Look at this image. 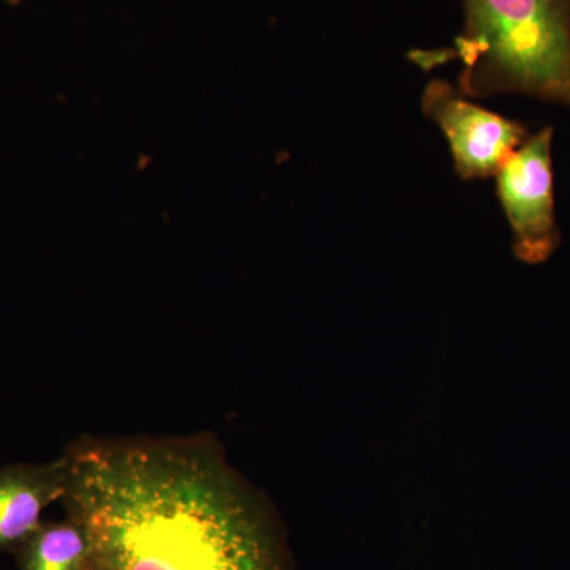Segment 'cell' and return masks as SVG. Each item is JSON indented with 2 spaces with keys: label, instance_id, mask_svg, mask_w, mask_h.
Instances as JSON below:
<instances>
[{
  "label": "cell",
  "instance_id": "obj_6",
  "mask_svg": "<svg viewBox=\"0 0 570 570\" xmlns=\"http://www.w3.org/2000/svg\"><path fill=\"white\" fill-rule=\"evenodd\" d=\"M20 570H94L91 540L78 521L41 523L14 549Z\"/></svg>",
  "mask_w": 570,
  "mask_h": 570
},
{
  "label": "cell",
  "instance_id": "obj_1",
  "mask_svg": "<svg viewBox=\"0 0 570 570\" xmlns=\"http://www.w3.org/2000/svg\"><path fill=\"white\" fill-rule=\"evenodd\" d=\"M63 459L94 570H296L276 509L213 436H82Z\"/></svg>",
  "mask_w": 570,
  "mask_h": 570
},
{
  "label": "cell",
  "instance_id": "obj_5",
  "mask_svg": "<svg viewBox=\"0 0 570 570\" xmlns=\"http://www.w3.org/2000/svg\"><path fill=\"white\" fill-rule=\"evenodd\" d=\"M66 483L63 455L50 463L0 469V551L17 549L39 528L45 509L61 501Z\"/></svg>",
  "mask_w": 570,
  "mask_h": 570
},
{
  "label": "cell",
  "instance_id": "obj_2",
  "mask_svg": "<svg viewBox=\"0 0 570 570\" xmlns=\"http://www.w3.org/2000/svg\"><path fill=\"white\" fill-rule=\"evenodd\" d=\"M460 91L570 107V0H463Z\"/></svg>",
  "mask_w": 570,
  "mask_h": 570
},
{
  "label": "cell",
  "instance_id": "obj_3",
  "mask_svg": "<svg viewBox=\"0 0 570 570\" xmlns=\"http://www.w3.org/2000/svg\"><path fill=\"white\" fill-rule=\"evenodd\" d=\"M553 129L527 138L497 174L498 198L513 236V253L524 264L549 261L561 242L554 214Z\"/></svg>",
  "mask_w": 570,
  "mask_h": 570
},
{
  "label": "cell",
  "instance_id": "obj_4",
  "mask_svg": "<svg viewBox=\"0 0 570 570\" xmlns=\"http://www.w3.org/2000/svg\"><path fill=\"white\" fill-rule=\"evenodd\" d=\"M422 108L448 138L456 174L463 179L497 176L528 138L523 124L469 102L445 81L426 86Z\"/></svg>",
  "mask_w": 570,
  "mask_h": 570
}]
</instances>
